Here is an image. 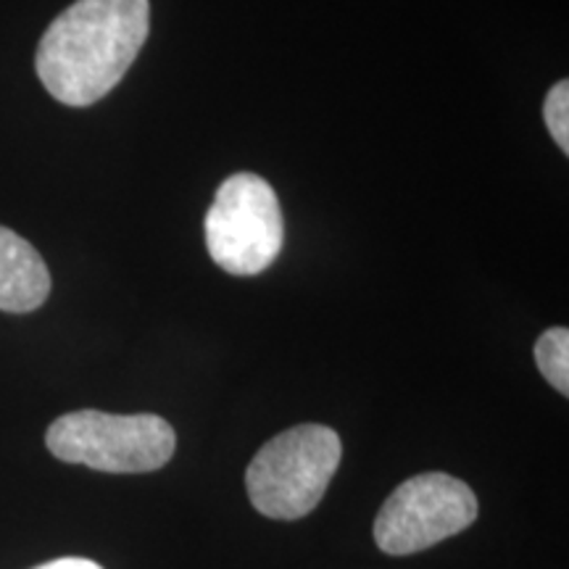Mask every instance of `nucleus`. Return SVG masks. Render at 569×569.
Wrapping results in <instances>:
<instances>
[{
    "instance_id": "f257e3e1",
    "label": "nucleus",
    "mask_w": 569,
    "mask_h": 569,
    "mask_svg": "<svg viewBox=\"0 0 569 569\" xmlns=\"http://www.w3.org/2000/svg\"><path fill=\"white\" fill-rule=\"evenodd\" d=\"M148 32V0H77L42 34L34 69L56 101L82 109L122 82Z\"/></svg>"
},
{
    "instance_id": "f03ea898",
    "label": "nucleus",
    "mask_w": 569,
    "mask_h": 569,
    "mask_svg": "<svg viewBox=\"0 0 569 569\" xmlns=\"http://www.w3.org/2000/svg\"><path fill=\"white\" fill-rule=\"evenodd\" d=\"M340 457L343 443L332 427H290L261 446L248 465V498L264 517L301 519L322 501Z\"/></svg>"
},
{
    "instance_id": "7ed1b4c3",
    "label": "nucleus",
    "mask_w": 569,
    "mask_h": 569,
    "mask_svg": "<svg viewBox=\"0 0 569 569\" xmlns=\"http://www.w3.org/2000/svg\"><path fill=\"white\" fill-rule=\"evenodd\" d=\"M48 451L67 465L98 472H153L172 459L177 436L156 415H106L82 409L56 419L46 436Z\"/></svg>"
},
{
    "instance_id": "20e7f679",
    "label": "nucleus",
    "mask_w": 569,
    "mask_h": 569,
    "mask_svg": "<svg viewBox=\"0 0 569 569\" xmlns=\"http://www.w3.org/2000/svg\"><path fill=\"white\" fill-rule=\"evenodd\" d=\"M282 243V209L272 184L251 172L227 177L206 213L213 264L238 277L259 274L280 256Z\"/></svg>"
},
{
    "instance_id": "39448f33",
    "label": "nucleus",
    "mask_w": 569,
    "mask_h": 569,
    "mask_svg": "<svg viewBox=\"0 0 569 569\" xmlns=\"http://www.w3.org/2000/svg\"><path fill=\"white\" fill-rule=\"evenodd\" d=\"M478 496L443 472L417 475L398 486L375 519L377 549L407 557L467 530L478 519Z\"/></svg>"
},
{
    "instance_id": "423d86ee",
    "label": "nucleus",
    "mask_w": 569,
    "mask_h": 569,
    "mask_svg": "<svg viewBox=\"0 0 569 569\" xmlns=\"http://www.w3.org/2000/svg\"><path fill=\"white\" fill-rule=\"evenodd\" d=\"M51 293V272L42 256L9 227H0V311L27 315Z\"/></svg>"
},
{
    "instance_id": "0eeeda50",
    "label": "nucleus",
    "mask_w": 569,
    "mask_h": 569,
    "mask_svg": "<svg viewBox=\"0 0 569 569\" xmlns=\"http://www.w3.org/2000/svg\"><path fill=\"white\" fill-rule=\"evenodd\" d=\"M536 365L543 372L551 388L561 396H569V330L567 327H551L536 343Z\"/></svg>"
},
{
    "instance_id": "6e6552de",
    "label": "nucleus",
    "mask_w": 569,
    "mask_h": 569,
    "mask_svg": "<svg viewBox=\"0 0 569 569\" xmlns=\"http://www.w3.org/2000/svg\"><path fill=\"white\" fill-rule=\"evenodd\" d=\"M543 119L549 127L551 138L557 140L561 153H569V84L561 80L553 84L546 96L543 103Z\"/></svg>"
},
{
    "instance_id": "1a4fd4ad",
    "label": "nucleus",
    "mask_w": 569,
    "mask_h": 569,
    "mask_svg": "<svg viewBox=\"0 0 569 569\" xmlns=\"http://www.w3.org/2000/svg\"><path fill=\"white\" fill-rule=\"evenodd\" d=\"M34 569H103V567L96 565V561H90V559H82V557H63V559L46 561V565H40Z\"/></svg>"
}]
</instances>
